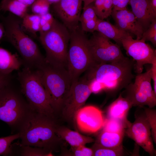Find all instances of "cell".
Segmentation results:
<instances>
[{
  "label": "cell",
  "instance_id": "obj_1",
  "mask_svg": "<svg viewBox=\"0 0 156 156\" xmlns=\"http://www.w3.org/2000/svg\"><path fill=\"white\" fill-rule=\"evenodd\" d=\"M58 125L55 118L32 110L18 133L20 143L50 151H56L62 140L56 133Z\"/></svg>",
  "mask_w": 156,
  "mask_h": 156
},
{
  "label": "cell",
  "instance_id": "obj_2",
  "mask_svg": "<svg viewBox=\"0 0 156 156\" xmlns=\"http://www.w3.org/2000/svg\"><path fill=\"white\" fill-rule=\"evenodd\" d=\"M133 66V61L125 57L112 63L96 64L87 71L85 76L101 83L104 89L114 90L126 88L131 83Z\"/></svg>",
  "mask_w": 156,
  "mask_h": 156
},
{
  "label": "cell",
  "instance_id": "obj_3",
  "mask_svg": "<svg viewBox=\"0 0 156 156\" xmlns=\"http://www.w3.org/2000/svg\"><path fill=\"white\" fill-rule=\"evenodd\" d=\"M3 23L5 37L20 55L24 66L39 69L46 60L36 43L22 31L17 20L8 16Z\"/></svg>",
  "mask_w": 156,
  "mask_h": 156
},
{
  "label": "cell",
  "instance_id": "obj_4",
  "mask_svg": "<svg viewBox=\"0 0 156 156\" xmlns=\"http://www.w3.org/2000/svg\"><path fill=\"white\" fill-rule=\"evenodd\" d=\"M21 91L31 109L55 118V114L43 85L39 70L24 67L18 73Z\"/></svg>",
  "mask_w": 156,
  "mask_h": 156
},
{
  "label": "cell",
  "instance_id": "obj_5",
  "mask_svg": "<svg viewBox=\"0 0 156 156\" xmlns=\"http://www.w3.org/2000/svg\"><path fill=\"white\" fill-rule=\"evenodd\" d=\"M32 110L21 91L10 83L0 91V120L10 127L12 133H19Z\"/></svg>",
  "mask_w": 156,
  "mask_h": 156
},
{
  "label": "cell",
  "instance_id": "obj_6",
  "mask_svg": "<svg viewBox=\"0 0 156 156\" xmlns=\"http://www.w3.org/2000/svg\"><path fill=\"white\" fill-rule=\"evenodd\" d=\"M42 82L55 114L61 110L72 81L66 67L45 63L39 69Z\"/></svg>",
  "mask_w": 156,
  "mask_h": 156
},
{
  "label": "cell",
  "instance_id": "obj_7",
  "mask_svg": "<svg viewBox=\"0 0 156 156\" xmlns=\"http://www.w3.org/2000/svg\"><path fill=\"white\" fill-rule=\"evenodd\" d=\"M39 40L46 51V61L54 66L67 68L70 33L63 24L55 19L48 30L40 32Z\"/></svg>",
  "mask_w": 156,
  "mask_h": 156
},
{
  "label": "cell",
  "instance_id": "obj_8",
  "mask_svg": "<svg viewBox=\"0 0 156 156\" xmlns=\"http://www.w3.org/2000/svg\"><path fill=\"white\" fill-rule=\"evenodd\" d=\"M67 68L72 82L96 64L90 52L88 39L79 27L70 32Z\"/></svg>",
  "mask_w": 156,
  "mask_h": 156
},
{
  "label": "cell",
  "instance_id": "obj_9",
  "mask_svg": "<svg viewBox=\"0 0 156 156\" xmlns=\"http://www.w3.org/2000/svg\"><path fill=\"white\" fill-rule=\"evenodd\" d=\"M151 68L144 73L138 74L133 83L126 87V96L132 106L153 108L156 105V94L153 89Z\"/></svg>",
  "mask_w": 156,
  "mask_h": 156
},
{
  "label": "cell",
  "instance_id": "obj_10",
  "mask_svg": "<svg viewBox=\"0 0 156 156\" xmlns=\"http://www.w3.org/2000/svg\"><path fill=\"white\" fill-rule=\"evenodd\" d=\"M90 83L85 76L72 82L61 109L65 118L74 120L77 112L83 107L92 93Z\"/></svg>",
  "mask_w": 156,
  "mask_h": 156
},
{
  "label": "cell",
  "instance_id": "obj_11",
  "mask_svg": "<svg viewBox=\"0 0 156 156\" xmlns=\"http://www.w3.org/2000/svg\"><path fill=\"white\" fill-rule=\"evenodd\" d=\"M89 49L96 64L110 63L124 58L119 45L98 32L88 40Z\"/></svg>",
  "mask_w": 156,
  "mask_h": 156
},
{
  "label": "cell",
  "instance_id": "obj_12",
  "mask_svg": "<svg viewBox=\"0 0 156 156\" xmlns=\"http://www.w3.org/2000/svg\"><path fill=\"white\" fill-rule=\"evenodd\" d=\"M121 45L127 54L135 61L134 67L138 74L142 72L145 64L156 62V50L143 40L134 39L132 36H129L122 40Z\"/></svg>",
  "mask_w": 156,
  "mask_h": 156
},
{
  "label": "cell",
  "instance_id": "obj_13",
  "mask_svg": "<svg viewBox=\"0 0 156 156\" xmlns=\"http://www.w3.org/2000/svg\"><path fill=\"white\" fill-rule=\"evenodd\" d=\"M125 132L151 156L156 155L151 129L144 112L135 115V120Z\"/></svg>",
  "mask_w": 156,
  "mask_h": 156
},
{
  "label": "cell",
  "instance_id": "obj_14",
  "mask_svg": "<svg viewBox=\"0 0 156 156\" xmlns=\"http://www.w3.org/2000/svg\"><path fill=\"white\" fill-rule=\"evenodd\" d=\"M74 120L80 131L84 133H93L103 127L105 120L99 108L88 105L82 107L78 111Z\"/></svg>",
  "mask_w": 156,
  "mask_h": 156
},
{
  "label": "cell",
  "instance_id": "obj_15",
  "mask_svg": "<svg viewBox=\"0 0 156 156\" xmlns=\"http://www.w3.org/2000/svg\"><path fill=\"white\" fill-rule=\"evenodd\" d=\"M82 0H60L52 4L53 10L70 32L79 27Z\"/></svg>",
  "mask_w": 156,
  "mask_h": 156
},
{
  "label": "cell",
  "instance_id": "obj_16",
  "mask_svg": "<svg viewBox=\"0 0 156 156\" xmlns=\"http://www.w3.org/2000/svg\"><path fill=\"white\" fill-rule=\"evenodd\" d=\"M111 15L116 26L135 35L137 39L141 38L144 29L131 11L127 8L119 10L112 9Z\"/></svg>",
  "mask_w": 156,
  "mask_h": 156
},
{
  "label": "cell",
  "instance_id": "obj_17",
  "mask_svg": "<svg viewBox=\"0 0 156 156\" xmlns=\"http://www.w3.org/2000/svg\"><path fill=\"white\" fill-rule=\"evenodd\" d=\"M129 4L144 31L156 17V13L153 10L150 0H129Z\"/></svg>",
  "mask_w": 156,
  "mask_h": 156
},
{
  "label": "cell",
  "instance_id": "obj_18",
  "mask_svg": "<svg viewBox=\"0 0 156 156\" xmlns=\"http://www.w3.org/2000/svg\"><path fill=\"white\" fill-rule=\"evenodd\" d=\"M132 107L129 101L120 94L109 106L107 110L108 118L120 121L126 129L131 124L128 120L127 116L129 109Z\"/></svg>",
  "mask_w": 156,
  "mask_h": 156
},
{
  "label": "cell",
  "instance_id": "obj_19",
  "mask_svg": "<svg viewBox=\"0 0 156 156\" xmlns=\"http://www.w3.org/2000/svg\"><path fill=\"white\" fill-rule=\"evenodd\" d=\"M95 31L109 39L114 40L117 44L121 45L122 40L124 38L132 36L109 22L98 19Z\"/></svg>",
  "mask_w": 156,
  "mask_h": 156
},
{
  "label": "cell",
  "instance_id": "obj_20",
  "mask_svg": "<svg viewBox=\"0 0 156 156\" xmlns=\"http://www.w3.org/2000/svg\"><path fill=\"white\" fill-rule=\"evenodd\" d=\"M57 135L62 140L67 142L71 146L75 147L92 142L93 138L81 134L79 133L64 127L57 126L56 131Z\"/></svg>",
  "mask_w": 156,
  "mask_h": 156
},
{
  "label": "cell",
  "instance_id": "obj_21",
  "mask_svg": "<svg viewBox=\"0 0 156 156\" xmlns=\"http://www.w3.org/2000/svg\"><path fill=\"white\" fill-rule=\"evenodd\" d=\"M23 63L17 55L0 47V72L10 74L15 70L20 69Z\"/></svg>",
  "mask_w": 156,
  "mask_h": 156
},
{
  "label": "cell",
  "instance_id": "obj_22",
  "mask_svg": "<svg viewBox=\"0 0 156 156\" xmlns=\"http://www.w3.org/2000/svg\"><path fill=\"white\" fill-rule=\"evenodd\" d=\"M98 19L94 9L93 3L83 7V11L79 20L82 30L84 32H93L95 31Z\"/></svg>",
  "mask_w": 156,
  "mask_h": 156
},
{
  "label": "cell",
  "instance_id": "obj_23",
  "mask_svg": "<svg viewBox=\"0 0 156 156\" xmlns=\"http://www.w3.org/2000/svg\"><path fill=\"white\" fill-rule=\"evenodd\" d=\"M12 156H46L53 155L52 151L37 147L24 145L20 142L12 144Z\"/></svg>",
  "mask_w": 156,
  "mask_h": 156
},
{
  "label": "cell",
  "instance_id": "obj_24",
  "mask_svg": "<svg viewBox=\"0 0 156 156\" xmlns=\"http://www.w3.org/2000/svg\"><path fill=\"white\" fill-rule=\"evenodd\" d=\"M125 132L114 133L103 130L98 137L96 143L104 147H112L122 144Z\"/></svg>",
  "mask_w": 156,
  "mask_h": 156
},
{
  "label": "cell",
  "instance_id": "obj_25",
  "mask_svg": "<svg viewBox=\"0 0 156 156\" xmlns=\"http://www.w3.org/2000/svg\"><path fill=\"white\" fill-rule=\"evenodd\" d=\"M28 7L17 0H7L0 5L1 10L8 11L22 18L27 14Z\"/></svg>",
  "mask_w": 156,
  "mask_h": 156
},
{
  "label": "cell",
  "instance_id": "obj_26",
  "mask_svg": "<svg viewBox=\"0 0 156 156\" xmlns=\"http://www.w3.org/2000/svg\"><path fill=\"white\" fill-rule=\"evenodd\" d=\"M94 156H121L125 155L122 144L112 147L102 146L95 143L92 148Z\"/></svg>",
  "mask_w": 156,
  "mask_h": 156
},
{
  "label": "cell",
  "instance_id": "obj_27",
  "mask_svg": "<svg viewBox=\"0 0 156 156\" xmlns=\"http://www.w3.org/2000/svg\"><path fill=\"white\" fill-rule=\"evenodd\" d=\"M93 5L99 18L104 20L111 15L113 7L112 0H95Z\"/></svg>",
  "mask_w": 156,
  "mask_h": 156
},
{
  "label": "cell",
  "instance_id": "obj_28",
  "mask_svg": "<svg viewBox=\"0 0 156 156\" xmlns=\"http://www.w3.org/2000/svg\"><path fill=\"white\" fill-rule=\"evenodd\" d=\"M23 19L22 25L26 30L34 34L39 32L40 16L27 14Z\"/></svg>",
  "mask_w": 156,
  "mask_h": 156
},
{
  "label": "cell",
  "instance_id": "obj_29",
  "mask_svg": "<svg viewBox=\"0 0 156 156\" xmlns=\"http://www.w3.org/2000/svg\"><path fill=\"white\" fill-rule=\"evenodd\" d=\"M19 133L6 137L0 138V155L12 156L11 145L14 140L19 139Z\"/></svg>",
  "mask_w": 156,
  "mask_h": 156
},
{
  "label": "cell",
  "instance_id": "obj_30",
  "mask_svg": "<svg viewBox=\"0 0 156 156\" xmlns=\"http://www.w3.org/2000/svg\"><path fill=\"white\" fill-rule=\"evenodd\" d=\"M103 130L111 133L125 132V128L123 124L117 120L109 118L105 120Z\"/></svg>",
  "mask_w": 156,
  "mask_h": 156
},
{
  "label": "cell",
  "instance_id": "obj_31",
  "mask_svg": "<svg viewBox=\"0 0 156 156\" xmlns=\"http://www.w3.org/2000/svg\"><path fill=\"white\" fill-rule=\"evenodd\" d=\"M144 112L151 129L153 140L156 143V111L152 108L145 107Z\"/></svg>",
  "mask_w": 156,
  "mask_h": 156
},
{
  "label": "cell",
  "instance_id": "obj_32",
  "mask_svg": "<svg viewBox=\"0 0 156 156\" xmlns=\"http://www.w3.org/2000/svg\"><path fill=\"white\" fill-rule=\"evenodd\" d=\"M51 4L47 0H36L31 5L34 14L41 16L49 12Z\"/></svg>",
  "mask_w": 156,
  "mask_h": 156
},
{
  "label": "cell",
  "instance_id": "obj_33",
  "mask_svg": "<svg viewBox=\"0 0 156 156\" xmlns=\"http://www.w3.org/2000/svg\"><path fill=\"white\" fill-rule=\"evenodd\" d=\"M142 39L150 41L155 46L156 45V18L153 20L148 27L143 32Z\"/></svg>",
  "mask_w": 156,
  "mask_h": 156
},
{
  "label": "cell",
  "instance_id": "obj_34",
  "mask_svg": "<svg viewBox=\"0 0 156 156\" xmlns=\"http://www.w3.org/2000/svg\"><path fill=\"white\" fill-rule=\"evenodd\" d=\"M55 19L49 12L40 16L39 32H44L51 27Z\"/></svg>",
  "mask_w": 156,
  "mask_h": 156
},
{
  "label": "cell",
  "instance_id": "obj_35",
  "mask_svg": "<svg viewBox=\"0 0 156 156\" xmlns=\"http://www.w3.org/2000/svg\"><path fill=\"white\" fill-rule=\"evenodd\" d=\"M73 155L75 156H93V152L92 148L85 146V145H80L71 147Z\"/></svg>",
  "mask_w": 156,
  "mask_h": 156
},
{
  "label": "cell",
  "instance_id": "obj_36",
  "mask_svg": "<svg viewBox=\"0 0 156 156\" xmlns=\"http://www.w3.org/2000/svg\"><path fill=\"white\" fill-rule=\"evenodd\" d=\"M11 76L10 74H5L0 72V91L5 86L10 83Z\"/></svg>",
  "mask_w": 156,
  "mask_h": 156
},
{
  "label": "cell",
  "instance_id": "obj_37",
  "mask_svg": "<svg viewBox=\"0 0 156 156\" xmlns=\"http://www.w3.org/2000/svg\"><path fill=\"white\" fill-rule=\"evenodd\" d=\"M150 68L151 71V79L153 81V90L156 94V62L151 64Z\"/></svg>",
  "mask_w": 156,
  "mask_h": 156
},
{
  "label": "cell",
  "instance_id": "obj_38",
  "mask_svg": "<svg viewBox=\"0 0 156 156\" xmlns=\"http://www.w3.org/2000/svg\"><path fill=\"white\" fill-rule=\"evenodd\" d=\"M28 7L31 6L36 0H17Z\"/></svg>",
  "mask_w": 156,
  "mask_h": 156
},
{
  "label": "cell",
  "instance_id": "obj_39",
  "mask_svg": "<svg viewBox=\"0 0 156 156\" xmlns=\"http://www.w3.org/2000/svg\"><path fill=\"white\" fill-rule=\"evenodd\" d=\"M5 32V29L3 24L0 23V40L3 37Z\"/></svg>",
  "mask_w": 156,
  "mask_h": 156
},
{
  "label": "cell",
  "instance_id": "obj_40",
  "mask_svg": "<svg viewBox=\"0 0 156 156\" xmlns=\"http://www.w3.org/2000/svg\"><path fill=\"white\" fill-rule=\"evenodd\" d=\"M83 2V7H85L90 4L93 3L95 0H82Z\"/></svg>",
  "mask_w": 156,
  "mask_h": 156
},
{
  "label": "cell",
  "instance_id": "obj_41",
  "mask_svg": "<svg viewBox=\"0 0 156 156\" xmlns=\"http://www.w3.org/2000/svg\"><path fill=\"white\" fill-rule=\"evenodd\" d=\"M150 1L153 10L156 13V0H150Z\"/></svg>",
  "mask_w": 156,
  "mask_h": 156
},
{
  "label": "cell",
  "instance_id": "obj_42",
  "mask_svg": "<svg viewBox=\"0 0 156 156\" xmlns=\"http://www.w3.org/2000/svg\"><path fill=\"white\" fill-rule=\"evenodd\" d=\"M51 4H53L55 3L58 1H59L60 0H47Z\"/></svg>",
  "mask_w": 156,
  "mask_h": 156
},
{
  "label": "cell",
  "instance_id": "obj_43",
  "mask_svg": "<svg viewBox=\"0 0 156 156\" xmlns=\"http://www.w3.org/2000/svg\"><path fill=\"white\" fill-rule=\"evenodd\" d=\"M7 0H2L1 1V3L0 4V5H1L2 4H3L4 2L5 1H6Z\"/></svg>",
  "mask_w": 156,
  "mask_h": 156
}]
</instances>
